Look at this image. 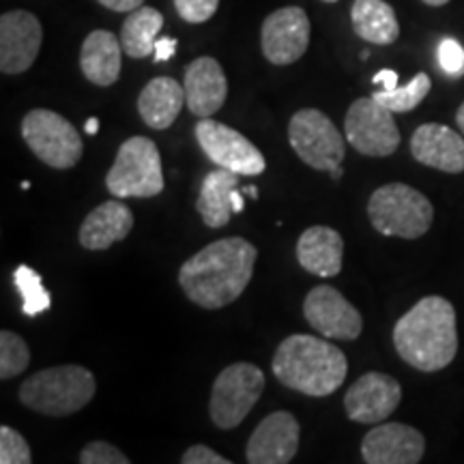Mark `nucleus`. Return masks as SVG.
<instances>
[{
    "label": "nucleus",
    "instance_id": "1",
    "mask_svg": "<svg viewBox=\"0 0 464 464\" xmlns=\"http://www.w3.org/2000/svg\"><path fill=\"white\" fill-rule=\"evenodd\" d=\"M258 249L243 237L208 243L185 260L179 284L191 304L205 310H219L243 295L254 276Z\"/></svg>",
    "mask_w": 464,
    "mask_h": 464
},
{
    "label": "nucleus",
    "instance_id": "2",
    "mask_svg": "<svg viewBox=\"0 0 464 464\" xmlns=\"http://www.w3.org/2000/svg\"><path fill=\"white\" fill-rule=\"evenodd\" d=\"M393 346L420 372H439L458 353L456 310L445 297H423L393 327Z\"/></svg>",
    "mask_w": 464,
    "mask_h": 464
},
{
    "label": "nucleus",
    "instance_id": "3",
    "mask_svg": "<svg viewBox=\"0 0 464 464\" xmlns=\"http://www.w3.org/2000/svg\"><path fill=\"white\" fill-rule=\"evenodd\" d=\"M276 379L288 390L312 398H324L338 392L346 381V355L332 342L316 335L293 334L277 346L271 362Z\"/></svg>",
    "mask_w": 464,
    "mask_h": 464
},
{
    "label": "nucleus",
    "instance_id": "4",
    "mask_svg": "<svg viewBox=\"0 0 464 464\" xmlns=\"http://www.w3.org/2000/svg\"><path fill=\"white\" fill-rule=\"evenodd\" d=\"M97 382L84 365H56L28 376L20 387V402L48 417H67L95 398Z\"/></svg>",
    "mask_w": 464,
    "mask_h": 464
},
{
    "label": "nucleus",
    "instance_id": "5",
    "mask_svg": "<svg viewBox=\"0 0 464 464\" xmlns=\"http://www.w3.org/2000/svg\"><path fill=\"white\" fill-rule=\"evenodd\" d=\"M370 222L381 235L400 239H420L430 230L432 202L406 183H387L370 196Z\"/></svg>",
    "mask_w": 464,
    "mask_h": 464
},
{
    "label": "nucleus",
    "instance_id": "6",
    "mask_svg": "<svg viewBox=\"0 0 464 464\" xmlns=\"http://www.w3.org/2000/svg\"><path fill=\"white\" fill-rule=\"evenodd\" d=\"M164 185L158 144L147 136H133L121 144L106 174V188L114 198H153Z\"/></svg>",
    "mask_w": 464,
    "mask_h": 464
},
{
    "label": "nucleus",
    "instance_id": "7",
    "mask_svg": "<svg viewBox=\"0 0 464 464\" xmlns=\"http://www.w3.org/2000/svg\"><path fill=\"white\" fill-rule=\"evenodd\" d=\"M22 138L28 149L56 170H69L82 160V138L65 116L37 108L22 119Z\"/></svg>",
    "mask_w": 464,
    "mask_h": 464
},
{
    "label": "nucleus",
    "instance_id": "8",
    "mask_svg": "<svg viewBox=\"0 0 464 464\" xmlns=\"http://www.w3.org/2000/svg\"><path fill=\"white\" fill-rule=\"evenodd\" d=\"M265 392V374L254 363H232L213 382L208 415L222 430L241 426Z\"/></svg>",
    "mask_w": 464,
    "mask_h": 464
},
{
    "label": "nucleus",
    "instance_id": "9",
    "mask_svg": "<svg viewBox=\"0 0 464 464\" xmlns=\"http://www.w3.org/2000/svg\"><path fill=\"white\" fill-rule=\"evenodd\" d=\"M288 140L299 160L314 170H334L346 153L344 138L335 130L334 121L314 108L293 114L288 123Z\"/></svg>",
    "mask_w": 464,
    "mask_h": 464
},
{
    "label": "nucleus",
    "instance_id": "10",
    "mask_svg": "<svg viewBox=\"0 0 464 464\" xmlns=\"http://www.w3.org/2000/svg\"><path fill=\"white\" fill-rule=\"evenodd\" d=\"M344 136L357 153L368 158H390L402 140L393 112L372 95L351 103L344 119Z\"/></svg>",
    "mask_w": 464,
    "mask_h": 464
},
{
    "label": "nucleus",
    "instance_id": "11",
    "mask_svg": "<svg viewBox=\"0 0 464 464\" xmlns=\"http://www.w3.org/2000/svg\"><path fill=\"white\" fill-rule=\"evenodd\" d=\"M196 140L218 168H226L241 177H258L265 172L263 153L243 133L219 123L216 119H200L196 125Z\"/></svg>",
    "mask_w": 464,
    "mask_h": 464
},
{
    "label": "nucleus",
    "instance_id": "12",
    "mask_svg": "<svg viewBox=\"0 0 464 464\" xmlns=\"http://www.w3.org/2000/svg\"><path fill=\"white\" fill-rule=\"evenodd\" d=\"M304 314L310 327L329 340H357L363 332V318L357 307L327 284L307 293Z\"/></svg>",
    "mask_w": 464,
    "mask_h": 464
},
{
    "label": "nucleus",
    "instance_id": "13",
    "mask_svg": "<svg viewBox=\"0 0 464 464\" xmlns=\"http://www.w3.org/2000/svg\"><path fill=\"white\" fill-rule=\"evenodd\" d=\"M44 44V28L31 11L15 9L0 17V72L24 73L37 61Z\"/></svg>",
    "mask_w": 464,
    "mask_h": 464
},
{
    "label": "nucleus",
    "instance_id": "14",
    "mask_svg": "<svg viewBox=\"0 0 464 464\" xmlns=\"http://www.w3.org/2000/svg\"><path fill=\"white\" fill-rule=\"evenodd\" d=\"M310 17L301 7H282L266 15L260 31L263 54L274 65H293L310 45Z\"/></svg>",
    "mask_w": 464,
    "mask_h": 464
},
{
    "label": "nucleus",
    "instance_id": "15",
    "mask_svg": "<svg viewBox=\"0 0 464 464\" xmlns=\"http://www.w3.org/2000/svg\"><path fill=\"white\" fill-rule=\"evenodd\" d=\"M402 400V387L385 372H368L348 387L344 409L351 421L381 423L398 409Z\"/></svg>",
    "mask_w": 464,
    "mask_h": 464
},
{
    "label": "nucleus",
    "instance_id": "16",
    "mask_svg": "<svg viewBox=\"0 0 464 464\" xmlns=\"http://www.w3.org/2000/svg\"><path fill=\"white\" fill-rule=\"evenodd\" d=\"M301 428L288 411H276L258 423L247 440L246 460L249 464H288L297 456Z\"/></svg>",
    "mask_w": 464,
    "mask_h": 464
},
{
    "label": "nucleus",
    "instance_id": "17",
    "mask_svg": "<svg viewBox=\"0 0 464 464\" xmlns=\"http://www.w3.org/2000/svg\"><path fill=\"white\" fill-rule=\"evenodd\" d=\"M426 451V439L406 423H379L362 440V456L368 464H417Z\"/></svg>",
    "mask_w": 464,
    "mask_h": 464
},
{
    "label": "nucleus",
    "instance_id": "18",
    "mask_svg": "<svg viewBox=\"0 0 464 464\" xmlns=\"http://www.w3.org/2000/svg\"><path fill=\"white\" fill-rule=\"evenodd\" d=\"M185 103L198 119H208L222 110L228 97V80L216 58L200 56L185 67Z\"/></svg>",
    "mask_w": 464,
    "mask_h": 464
},
{
    "label": "nucleus",
    "instance_id": "19",
    "mask_svg": "<svg viewBox=\"0 0 464 464\" xmlns=\"http://www.w3.org/2000/svg\"><path fill=\"white\" fill-rule=\"evenodd\" d=\"M411 153L420 164L434 170L464 172V138L448 125L426 123L417 127L411 138Z\"/></svg>",
    "mask_w": 464,
    "mask_h": 464
},
{
    "label": "nucleus",
    "instance_id": "20",
    "mask_svg": "<svg viewBox=\"0 0 464 464\" xmlns=\"http://www.w3.org/2000/svg\"><path fill=\"white\" fill-rule=\"evenodd\" d=\"M133 228L131 208L121 200H106L92 208L80 226V246L91 252L112 247L114 243L123 241Z\"/></svg>",
    "mask_w": 464,
    "mask_h": 464
},
{
    "label": "nucleus",
    "instance_id": "21",
    "mask_svg": "<svg viewBox=\"0 0 464 464\" xmlns=\"http://www.w3.org/2000/svg\"><path fill=\"white\" fill-rule=\"evenodd\" d=\"M344 241L340 232L329 226H312L301 232L297 241V260L307 274L318 277H335L342 271Z\"/></svg>",
    "mask_w": 464,
    "mask_h": 464
},
{
    "label": "nucleus",
    "instance_id": "22",
    "mask_svg": "<svg viewBox=\"0 0 464 464\" xmlns=\"http://www.w3.org/2000/svg\"><path fill=\"white\" fill-rule=\"evenodd\" d=\"M123 45L110 31H92L80 50V69L97 86H112L121 75Z\"/></svg>",
    "mask_w": 464,
    "mask_h": 464
},
{
    "label": "nucleus",
    "instance_id": "23",
    "mask_svg": "<svg viewBox=\"0 0 464 464\" xmlns=\"http://www.w3.org/2000/svg\"><path fill=\"white\" fill-rule=\"evenodd\" d=\"M185 103V89L174 78L160 75L144 86L138 97V112L150 130L164 131L177 121Z\"/></svg>",
    "mask_w": 464,
    "mask_h": 464
},
{
    "label": "nucleus",
    "instance_id": "24",
    "mask_svg": "<svg viewBox=\"0 0 464 464\" xmlns=\"http://www.w3.org/2000/svg\"><path fill=\"white\" fill-rule=\"evenodd\" d=\"M239 177L241 174L226 170V168H216L202 181L196 208H198L202 222L208 228H224L230 222V218L235 216L232 194L239 188Z\"/></svg>",
    "mask_w": 464,
    "mask_h": 464
},
{
    "label": "nucleus",
    "instance_id": "25",
    "mask_svg": "<svg viewBox=\"0 0 464 464\" xmlns=\"http://www.w3.org/2000/svg\"><path fill=\"white\" fill-rule=\"evenodd\" d=\"M351 22L363 42L392 45L400 37L396 11L385 0H355L351 7Z\"/></svg>",
    "mask_w": 464,
    "mask_h": 464
},
{
    "label": "nucleus",
    "instance_id": "26",
    "mask_svg": "<svg viewBox=\"0 0 464 464\" xmlns=\"http://www.w3.org/2000/svg\"><path fill=\"white\" fill-rule=\"evenodd\" d=\"M164 26V15L153 7L133 9L121 28V45L130 58H147L155 52V42Z\"/></svg>",
    "mask_w": 464,
    "mask_h": 464
},
{
    "label": "nucleus",
    "instance_id": "27",
    "mask_svg": "<svg viewBox=\"0 0 464 464\" xmlns=\"http://www.w3.org/2000/svg\"><path fill=\"white\" fill-rule=\"evenodd\" d=\"M430 89H432L430 75L421 72L417 73L406 86H396V89L392 91H376L372 92V97L379 103H382L387 110H392V112L404 114L420 106V103L428 97Z\"/></svg>",
    "mask_w": 464,
    "mask_h": 464
},
{
    "label": "nucleus",
    "instance_id": "28",
    "mask_svg": "<svg viewBox=\"0 0 464 464\" xmlns=\"http://www.w3.org/2000/svg\"><path fill=\"white\" fill-rule=\"evenodd\" d=\"M14 282L15 288L20 290L22 301H24V304H22V310H24L26 316L33 318L37 314H44L45 310H50L52 297L48 290H45L42 276H39L37 271L26 265H20L14 274Z\"/></svg>",
    "mask_w": 464,
    "mask_h": 464
},
{
    "label": "nucleus",
    "instance_id": "29",
    "mask_svg": "<svg viewBox=\"0 0 464 464\" xmlns=\"http://www.w3.org/2000/svg\"><path fill=\"white\" fill-rule=\"evenodd\" d=\"M31 363V351L20 335L14 332H0V379L9 381L22 374Z\"/></svg>",
    "mask_w": 464,
    "mask_h": 464
},
{
    "label": "nucleus",
    "instance_id": "30",
    "mask_svg": "<svg viewBox=\"0 0 464 464\" xmlns=\"http://www.w3.org/2000/svg\"><path fill=\"white\" fill-rule=\"evenodd\" d=\"M0 462L3 464H31V448L15 428L0 426Z\"/></svg>",
    "mask_w": 464,
    "mask_h": 464
},
{
    "label": "nucleus",
    "instance_id": "31",
    "mask_svg": "<svg viewBox=\"0 0 464 464\" xmlns=\"http://www.w3.org/2000/svg\"><path fill=\"white\" fill-rule=\"evenodd\" d=\"M78 460L82 464H127L130 458L108 440H92L80 451Z\"/></svg>",
    "mask_w": 464,
    "mask_h": 464
},
{
    "label": "nucleus",
    "instance_id": "32",
    "mask_svg": "<svg viewBox=\"0 0 464 464\" xmlns=\"http://www.w3.org/2000/svg\"><path fill=\"white\" fill-rule=\"evenodd\" d=\"M219 7V0H174V9L179 17L188 24H202L208 22Z\"/></svg>",
    "mask_w": 464,
    "mask_h": 464
},
{
    "label": "nucleus",
    "instance_id": "33",
    "mask_svg": "<svg viewBox=\"0 0 464 464\" xmlns=\"http://www.w3.org/2000/svg\"><path fill=\"white\" fill-rule=\"evenodd\" d=\"M439 65L448 75L464 72V50L456 39H443L439 45Z\"/></svg>",
    "mask_w": 464,
    "mask_h": 464
},
{
    "label": "nucleus",
    "instance_id": "34",
    "mask_svg": "<svg viewBox=\"0 0 464 464\" xmlns=\"http://www.w3.org/2000/svg\"><path fill=\"white\" fill-rule=\"evenodd\" d=\"M183 464H230L228 458L219 456L216 450L207 448V445H191V448L181 456Z\"/></svg>",
    "mask_w": 464,
    "mask_h": 464
},
{
    "label": "nucleus",
    "instance_id": "35",
    "mask_svg": "<svg viewBox=\"0 0 464 464\" xmlns=\"http://www.w3.org/2000/svg\"><path fill=\"white\" fill-rule=\"evenodd\" d=\"M174 52H177V39L172 37H164V39H158L155 42V63H161V61H170L174 56Z\"/></svg>",
    "mask_w": 464,
    "mask_h": 464
},
{
    "label": "nucleus",
    "instance_id": "36",
    "mask_svg": "<svg viewBox=\"0 0 464 464\" xmlns=\"http://www.w3.org/2000/svg\"><path fill=\"white\" fill-rule=\"evenodd\" d=\"M106 9H112L116 14H131L133 9L142 7L144 0H97Z\"/></svg>",
    "mask_w": 464,
    "mask_h": 464
},
{
    "label": "nucleus",
    "instance_id": "37",
    "mask_svg": "<svg viewBox=\"0 0 464 464\" xmlns=\"http://www.w3.org/2000/svg\"><path fill=\"white\" fill-rule=\"evenodd\" d=\"M372 82L382 86V91H392L398 86V73L392 72V69H381L372 78Z\"/></svg>",
    "mask_w": 464,
    "mask_h": 464
},
{
    "label": "nucleus",
    "instance_id": "38",
    "mask_svg": "<svg viewBox=\"0 0 464 464\" xmlns=\"http://www.w3.org/2000/svg\"><path fill=\"white\" fill-rule=\"evenodd\" d=\"M84 131L89 133V136H95V133L100 131V121H97L95 116H91V119L86 121V125H84Z\"/></svg>",
    "mask_w": 464,
    "mask_h": 464
},
{
    "label": "nucleus",
    "instance_id": "39",
    "mask_svg": "<svg viewBox=\"0 0 464 464\" xmlns=\"http://www.w3.org/2000/svg\"><path fill=\"white\" fill-rule=\"evenodd\" d=\"M232 205H235V213H241L243 208H246V202H243L239 189H235V194H232Z\"/></svg>",
    "mask_w": 464,
    "mask_h": 464
},
{
    "label": "nucleus",
    "instance_id": "40",
    "mask_svg": "<svg viewBox=\"0 0 464 464\" xmlns=\"http://www.w3.org/2000/svg\"><path fill=\"white\" fill-rule=\"evenodd\" d=\"M456 123H458V130H460L462 136H464V102H462V106L458 108V112H456Z\"/></svg>",
    "mask_w": 464,
    "mask_h": 464
},
{
    "label": "nucleus",
    "instance_id": "41",
    "mask_svg": "<svg viewBox=\"0 0 464 464\" xmlns=\"http://www.w3.org/2000/svg\"><path fill=\"white\" fill-rule=\"evenodd\" d=\"M423 5H428V7H443V5H448L450 0H421Z\"/></svg>",
    "mask_w": 464,
    "mask_h": 464
},
{
    "label": "nucleus",
    "instance_id": "42",
    "mask_svg": "<svg viewBox=\"0 0 464 464\" xmlns=\"http://www.w3.org/2000/svg\"><path fill=\"white\" fill-rule=\"evenodd\" d=\"M329 174H332L334 181H338V179H342V174H344V172H342V168L338 166V168H334V170H329Z\"/></svg>",
    "mask_w": 464,
    "mask_h": 464
},
{
    "label": "nucleus",
    "instance_id": "43",
    "mask_svg": "<svg viewBox=\"0 0 464 464\" xmlns=\"http://www.w3.org/2000/svg\"><path fill=\"white\" fill-rule=\"evenodd\" d=\"M243 191H246V194H249V196H252V198H258V189H256V188H254V185H247V188H246V189H243Z\"/></svg>",
    "mask_w": 464,
    "mask_h": 464
},
{
    "label": "nucleus",
    "instance_id": "44",
    "mask_svg": "<svg viewBox=\"0 0 464 464\" xmlns=\"http://www.w3.org/2000/svg\"><path fill=\"white\" fill-rule=\"evenodd\" d=\"M323 3H338V0H323Z\"/></svg>",
    "mask_w": 464,
    "mask_h": 464
}]
</instances>
